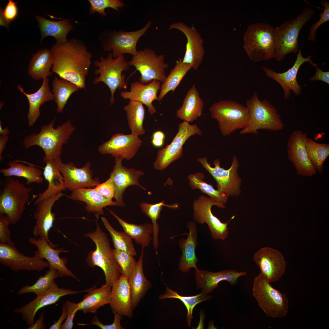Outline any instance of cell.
I'll list each match as a JSON object with an SVG mask.
<instances>
[{"label":"cell","instance_id":"obj_15","mask_svg":"<svg viewBox=\"0 0 329 329\" xmlns=\"http://www.w3.org/2000/svg\"><path fill=\"white\" fill-rule=\"evenodd\" d=\"M201 129L195 124L190 125L183 121L179 124L178 131L172 142L158 150L157 157L153 163L155 169L161 171L165 169L182 155L183 146L191 136L195 134L201 136Z\"/></svg>","mask_w":329,"mask_h":329},{"label":"cell","instance_id":"obj_13","mask_svg":"<svg viewBox=\"0 0 329 329\" xmlns=\"http://www.w3.org/2000/svg\"><path fill=\"white\" fill-rule=\"evenodd\" d=\"M197 161L215 179L218 191L228 197L240 194L241 180L238 173L239 161L235 155L233 156L232 164L228 169L221 167V162L218 158L213 161L214 167L211 166L206 157L197 158Z\"/></svg>","mask_w":329,"mask_h":329},{"label":"cell","instance_id":"obj_17","mask_svg":"<svg viewBox=\"0 0 329 329\" xmlns=\"http://www.w3.org/2000/svg\"><path fill=\"white\" fill-rule=\"evenodd\" d=\"M84 291H74L70 289L59 288L55 281L50 288L41 295L37 296L32 301L19 308L14 310L15 313L20 314L21 319L24 320L29 326L33 324L37 312L41 308L55 303L62 297L66 295L75 294Z\"/></svg>","mask_w":329,"mask_h":329},{"label":"cell","instance_id":"obj_8","mask_svg":"<svg viewBox=\"0 0 329 329\" xmlns=\"http://www.w3.org/2000/svg\"><path fill=\"white\" fill-rule=\"evenodd\" d=\"M209 111L211 117L218 122L219 129L224 136L245 128L250 118L249 111L246 106L229 100L213 103Z\"/></svg>","mask_w":329,"mask_h":329},{"label":"cell","instance_id":"obj_9","mask_svg":"<svg viewBox=\"0 0 329 329\" xmlns=\"http://www.w3.org/2000/svg\"><path fill=\"white\" fill-rule=\"evenodd\" d=\"M260 274L254 279L253 295L259 306L267 316L279 318L285 316L289 309L287 295L274 288Z\"/></svg>","mask_w":329,"mask_h":329},{"label":"cell","instance_id":"obj_25","mask_svg":"<svg viewBox=\"0 0 329 329\" xmlns=\"http://www.w3.org/2000/svg\"><path fill=\"white\" fill-rule=\"evenodd\" d=\"M29 242L37 248L34 253V256L39 259L46 260L49 263V268L56 269L58 277H70L79 281L77 278L66 267L67 260L65 258H61L59 254L62 252L68 251L62 248L55 249L48 243L44 237L37 239L30 237Z\"/></svg>","mask_w":329,"mask_h":329},{"label":"cell","instance_id":"obj_64","mask_svg":"<svg viewBox=\"0 0 329 329\" xmlns=\"http://www.w3.org/2000/svg\"><path fill=\"white\" fill-rule=\"evenodd\" d=\"M0 122V135H7L10 133V131L9 130V128L7 127H6L4 129H3L2 127V125Z\"/></svg>","mask_w":329,"mask_h":329},{"label":"cell","instance_id":"obj_61","mask_svg":"<svg viewBox=\"0 0 329 329\" xmlns=\"http://www.w3.org/2000/svg\"><path fill=\"white\" fill-rule=\"evenodd\" d=\"M44 313L42 312L38 319L31 325L29 326L27 329H45L46 325L44 321Z\"/></svg>","mask_w":329,"mask_h":329},{"label":"cell","instance_id":"obj_38","mask_svg":"<svg viewBox=\"0 0 329 329\" xmlns=\"http://www.w3.org/2000/svg\"><path fill=\"white\" fill-rule=\"evenodd\" d=\"M36 18L39 23L41 31V43L44 37L48 36L54 37L56 42L58 43L65 42L68 40L67 34L73 28L69 21L64 19L54 21L39 16H36Z\"/></svg>","mask_w":329,"mask_h":329},{"label":"cell","instance_id":"obj_51","mask_svg":"<svg viewBox=\"0 0 329 329\" xmlns=\"http://www.w3.org/2000/svg\"><path fill=\"white\" fill-rule=\"evenodd\" d=\"M90 4L89 13L91 15L95 12H98L101 16L106 17L107 13L105 12L106 9L111 8L117 11H119L125 6L123 2L120 0H89Z\"/></svg>","mask_w":329,"mask_h":329},{"label":"cell","instance_id":"obj_4","mask_svg":"<svg viewBox=\"0 0 329 329\" xmlns=\"http://www.w3.org/2000/svg\"><path fill=\"white\" fill-rule=\"evenodd\" d=\"M314 10L305 8L297 17L287 20L274 28V58L280 61L290 53H296L299 50L298 38L301 29L315 14Z\"/></svg>","mask_w":329,"mask_h":329},{"label":"cell","instance_id":"obj_50","mask_svg":"<svg viewBox=\"0 0 329 329\" xmlns=\"http://www.w3.org/2000/svg\"><path fill=\"white\" fill-rule=\"evenodd\" d=\"M112 251L122 275L129 281L133 274L137 262L134 256L127 253L115 249Z\"/></svg>","mask_w":329,"mask_h":329},{"label":"cell","instance_id":"obj_31","mask_svg":"<svg viewBox=\"0 0 329 329\" xmlns=\"http://www.w3.org/2000/svg\"><path fill=\"white\" fill-rule=\"evenodd\" d=\"M43 80L41 87L33 93H27L24 91L21 85L18 84L17 86L18 90L26 97L28 101L29 108L27 117L29 127L33 126L40 117L41 106L46 102L54 99L53 94L50 90L49 79L46 78Z\"/></svg>","mask_w":329,"mask_h":329},{"label":"cell","instance_id":"obj_60","mask_svg":"<svg viewBox=\"0 0 329 329\" xmlns=\"http://www.w3.org/2000/svg\"><path fill=\"white\" fill-rule=\"evenodd\" d=\"M62 313L59 319L54 321V324L49 327V329H60L63 321L66 318L67 310L65 303H63L62 308Z\"/></svg>","mask_w":329,"mask_h":329},{"label":"cell","instance_id":"obj_63","mask_svg":"<svg viewBox=\"0 0 329 329\" xmlns=\"http://www.w3.org/2000/svg\"><path fill=\"white\" fill-rule=\"evenodd\" d=\"M200 319L198 326L196 329H203V320L204 319V314L203 311L200 312Z\"/></svg>","mask_w":329,"mask_h":329},{"label":"cell","instance_id":"obj_45","mask_svg":"<svg viewBox=\"0 0 329 329\" xmlns=\"http://www.w3.org/2000/svg\"><path fill=\"white\" fill-rule=\"evenodd\" d=\"M305 145L308 156L313 165L319 173H321L324 163L329 155V144L319 143L307 138Z\"/></svg>","mask_w":329,"mask_h":329},{"label":"cell","instance_id":"obj_28","mask_svg":"<svg viewBox=\"0 0 329 329\" xmlns=\"http://www.w3.org/2000/svg\"><path fill=\"white\" fill-rule=\"evenodd\" d=\"M161 85L160 82L156 80L147 85L136 81L131 83L130 91H122L120 94L125 99L139 102L146 105L150 114L153 115L156 110L152 103L154 100H158L157 93Z\"/></svg>","mask_w":329,"mask_h":329},{"label":"cell","instance_id":"obj_35","mask_svg":"<svg viewBox=\"0 0 329 329\" xmlns=\"http://www.w3.org/2000/svg\"><path fill=\"white\" fill-rule=\"evenodd\" d=\"M95 286L87 289V294L78 304V310H82L84 313H95L100 307L110 304L111 287L106 284L99 288Z\"/></svg>","mask_w":329,"mask_h":329},{"label":"cell","instance_id":"obj_1","mask_svg":"<svg viewBox=\"0 0 329 329\" xmlns=\"http://www.w3.org/2000/svg\"><path fill=\"white\" fill-rule=\"evenodd\" d=\"M52 72L86 90V76L91 64L92 55L81 41L73 38L56 42L51 49Z\"/></svg>","mask_w":329,"mask_h":329},{"label":"cell","instance_id":"obj_62","mask_svg":"<svg viewBox=\"0 0 329 329\" xmlns=\"http://www.w3.org/2000/svg\"><path fill=\"white\" fill-rule=\"evenodd\" d=\"M9 137L8 135H0V161H2L3 158L2 154L6 146V144Z\"/></svg>","mask_w":329,"mask_h":329},{"label":"cell","instance_id":"obj_19","mask_svg":"<svg viewBox=\"0 0 329 329\" xmlns=\"http://www.w3.org/2000/svg\"><path fill=\"white\" fill-rule=\"evenodd\" d=\"M253 260L260 270V273L270 282L279 280L284 274L286 262L281 252L268 247H263L254 255Z\"/></svg>","mask_w":329,"mask_h":329},{"label":"cell","instance_id":"obj_52","mask_svg":"<svg viewBox=\"0 0 329 329\" xmlns=\"http://www.w3.org/2000/svg\"><path fill=\"white\" fill-rule=\"evenodd\" d=\"M320 5L321 6L324 7V8L323 9V11H321L319 15L320 16L319 19L314 23L310 28L308 40L311 41H316L317 30L320 25L329 20V3L326 0H321L320 1Z\"/></svg>","mask_w":329,"mask_h":329},{"label":"cell","instance_id":"obj_43","mask_svg":"<svg viewBox=\"0 0 329 329\" xmlns=\"http://www.w3.org/2000/svg\"><path fill=\"white\" fill-rule=\"evenodd\" d=\"M52 92L54 100L57 104V113L63 111L64 108L71 95L78 90L80 88L76 85L67 80L55 76L52 82Z\"/></svg>","mask_w":329,"mask_h":329},{"label":"cell","instance_id":"obj_41","mask_svg":"<svg viewBox=\"0 0 329 329\" xmlns=\"http://www.w3.org/2000/svg\"><path fill=\"white\" fill-rule=\"evenodd\" d=\"M191 68L190 65L182 62V58L177 61L175 66L171 70L161 85L158 101H160L170 91H172V93H173L184 76Z\"/></svg>","mask_w":329,"mask_h":329},{"label":"cell","instance_id":"obj_12","mask_svg":"<svg viewBox=\"0 0 329 329\" xmlns=\"http://www.w3.org/2000/svg\"><path fill=\"white\" fill-rule=\"evenodd\" d=\"M128 62L140 72L139 82L143 84H148L154 80L163 83L167 77L165 72L168 65L165 62L164 55H158L151 48L138 50Z\"/></svg>","mask_w":329,"mask_h":329},{"label":"cell","instance_id":"obj_11","mask_svg":"<svg viewBox=\"0 0 329 329\" xmlns=\"http://www.w3.org/2000/svg\"><path fill=\"white\" fill-rule=\"evenodd\" d=\"M151 21H148L141 29L131 31L122 29L117 31L106 30L100 35L99 41L103 50L112 51V56L116 58L125 54H129L133 56L138 52L136 46L139 39L146 34L151 27Z\"/></svg>","mask_w":329,"mask_h":329},{"label":"cell","instance_id":"obj_59","mask_svg":"<svg viewBox=\"0 0 329 329\" xmlns=\"http://www.w3.org/2000/svg\"><path fill=\"white\" fill-rule=\"evenodd\" d=\"M316 73L315 75L310 78L311 81L320 80L329 84V71H322L317 66L315 67Z\"/></svg>","mask_w":329,"mask_h":329},{"label":"cell","instance_id":"obj_16","mask_svg":"<svg viewBox=\"0 0 329 329\" xmlns=\"http://www.w3.org/2000/svg\"><path fill=\"white\" fill-rule=\"evenodd\" d=\"M307 138L306 133L301 130H294L287 142V154L288 159L292 163L298 175L311 177L316 174L317 171L306 151L305 144Z\"/></svg>","mask_w":329,"mask_h":329},{"label":"cell","instance_id":"obj_22","mask_svg":"<svg viewBox=\"0 0 329 329\" xmlns=\"http://www.w3.org/2000/svg\"><path fill=\"white\" fill-rule=\"evenodd\" d=\"M142 143V140L138 136L118 133L100 145L98 149L101 154H110L115 157L120 156L129 160L135 155Z\"/></svg>","mask_w":329,"mask_h":329},{"label":"cell","instance_id":"obj_33","mask_svg":"<svg viewBox=\"0 0 329 329\" xmlns=\"http://www.w3.org/2000/svg\"><path fill=\"white\" fill-rule=\"evenodd\" d=\"M71 197L76 200L85 203V208L89 212L102 215L104 214L103 208L108 206H117L116 201L106 198L95 189L80 188L72 191Z\"/></svg>","mask_w":329,"mask_h":329},{"label":"cell","instance_id":"obj_32","mask_svg":"<svg viewBox=\"0 0 329 329\" xmlns=\"http://www.w3.org/2000/svg\"><path fill=\"white\" fill-rule=\"evenodd\" d=\"M61 158L51 159H43L46 164L43 174L44 179L48 183L47 189L42 193L39 194L34 202L36 205L39 201L55 195L66 189L65 187L63 177L59 167Z\"/></svg>","mask_w":329,"mask_h":329},{"label":"cell","instance_id":"obj_46","mask_svg":"<svg viewBox=\"0 0 329 329\" xmlns=\"http://www.w3.org/2000/svg\"><path fill=\"white\" fill-rule=\"evenodd\" d=\"M204 175L198 172L191 174L188 176L189 184L193 189H198L203 193L208 195L210 198L218 202L225 204L228 200V197L225 194L215 189L213 186L203 181Z\"/></svg>","mask_w":329,"mask_h":329},{"label":"cell","instance_id":"obj_20","mask_svg":"<svg viewBox=\"0 0 329 329\" xmlns=\"http://www.w3.org/2000/svg\"><path fill=\"white\" fill-rule=\"evenodd\" d=\"M172 29L181 31L186 37V50L182 58V62L190 65L194 70H197L203 61L205 53L203 40L200 34L195 28L182 22L171 24L168 30Z\"/></svg>","mask_w":329,"mask_h":329},{"label":"cell","instance_id":"obj_57","mask_svg":"<svg viewBox=\"0 0 329 329\" xmlns=\"http://www.w3.org/2000/svg\"><path fill=\"white\" fill-rule=\"evenodd\" d=\"M114 314L113 322L111 324L104 325L101 323L97 317L96 315L92 319L90 325H97L102 329H123L120 324V321L123 316L115 312H113Z\"/></svg>","mask_w":329,"mask_h":329},{"label":"cell","instance_id":"obj_23","mask_svg":"<svg viewBox=\"0 0 329 329\" xmlns=\"http://www.w3.org/2000/svg\"><path fill=\"white\" fill-rule=\"evenodd\" d=\"M90 166V163L87 162L83 167L78 168L73 163H63L61 160L59 167L65 188L72 191L78 188H91L99 184L98 179H93Z\"/></svg>","mask_w":329,"mask_h":329},{"label":"cell","instance_id":"obj_21","mask_svg":"<svg viewBox=\"0 0 329 329\" xmlns=\"http://www.w3.org/2000/svg\"><path fill=\"white\" fill-rule=\"evenodd\" d=\"M296 59L292 66L287 71L282 73H277L273 70L265 67L263 70L267 76L277 82L281 87L284 93V99L286 100L291 96V90L296 96L301 93L302 87L297 81V76L299 69L304 63L307 62L315 67L317 64L314 63L312 59V55L306 58L304 57L300 49L298 50Z\"/></svg>","mask_w":329,"mask_h":329},{"label":"cell","instance_id":"obj_53","mask_svg":"<svg viewBox=\"0 0 329 329\" xmlns=\"http://www.w3.org/2000/svg\"><path fill=\"white\" fill-rule=\"evenodd\" d=\"M10 224L9 220L5 215L0 214V242L14 245L9 229V226Z\"/></svg>","mask_w":329,"mask_h":329},{"label":"cell","instance_id":"obj_42","mask_svg":"<svg viewBox=\"0 0 329 329\" xmlns=\"http://www.w3.org/2000/svg\"><path fill=\"white\" fill-rule=\"evenodd\" d=\"M123 109L126 113L127 119L131 134L136 136L144 134L146 130L143 126L145 110L141 103L129 100Z\"/></svg>","mask_w":329,"mask_h":329},{"label":"cell","instance_id":"obj_14","mask_svg":"<svg viewBox=\"0 0 329 329\" xmlns=\"http://www.w3.org/2000/svg\"><path fill=\"white\" fill-rule=\"evenodd\" d=\"M225 204L216 201L211 198L201 195L194 200L193 203V218L198 224L206 223L208 225L213 238L224 240L229 234L228 225L233 216L228 222L223 223L213 215L211 211L212 207L215 205L224 208Z\"/></svg>","mask_w":329,"mask_h":329},{"label":"cell","instance_id":"obj_34","mask_svg":"<svg viewBox=\"0 0 329 329\" xmlns=\"http://www.w3.org/2000/svg\"><path fill=\"white\" fill-rule=\"evenodd\" d=\"M203 102L196 85L187 91L182 104L176 112V117L189 123H192L202 115Z\"/></svg>","mask_w":329,"mask_h":329},{"label":"cell","instance_id":"obj_5","mask_svg":"<svg viewBox=\"0 0 329 329\" xmlns=\"http://www.w3.org/2000/svg\"><path fill=\"white\" fill-rule=\"evenodd\" d=\"M274 28L265 23L252 24L243 37V47L249 58L256 62L274 58Z\"/></svg>","mask_w":329,"mask_h":329},{"label":"cell","instance_id":"obj_48","mask_svg":"<svg viewBox=\"0 0 329 329\" xmlns=\"http://www.w3.org/2000/svg\"><path fill=\"white\" fill-rule=\"evenodd\" d=\"M163 206L171 208L178 207L177 205H168L164 204V201L155 204H151L146 202H142L140 205L141 210L151 220L153 227V242L154 249L157 250L158 246V235L159 225L157 220L160 218L161 212Z\"/></svg>","mask_w":329,"mask_h":329},{"label":"cell","instance_id":"obj_40","mask_svg":"<svg viewBox=\"0 0 329 329\" xmlns=\"http://www.w3.org/2000/svg\"><path fill=\"white\" fill-rule=\"evenodd\" d=\"M108 210L110 214L118 220L124 232L132 239H134L136 243L140 244L142 248L149 245L152 239L151 236L153 232L152 224L149 223L141 225L129 223L124 221L113 211Z\"/></svg>","mask_w":329,"mask_h":329},{"label":"cell","instance_id":"obj_56","mask_svg":"<svg viewBox=\"0 0 329 329\" xmlns=\"http://www.w3.org/2000/svg\"><path fill=\"white\" fill-rule=\"evenodd\" d=\"M65 303L67 310V317L65 322L61 325L60 329H71L73 325V318L78 311V304L69 300L66 301Z\"/></svg>","mask_w":329,"mask_h":329},{"label":"cell","instance_id":"obj_18","mask_svg":"<svg viewBox=\"0 0 329 329\" xmlns=\"http://www.w3.org/2000/svg\"><path fill=\"white\" fill-rule=\"evenodd\" d=\"M0 263L17 272L23 270L41 271L49 267L47 261L20 253L14 245L0 242Z\"/></svg>","mask_w":329,"mask_h":329},{"label":"cell","instance_id":"obj_37","mask_svg":"<svg viewBox=\"0 0 329 329\" xmlns=\"http://www.w3.org/2000/svg\"><path fill=\"white\" fill-rule=\"evenodd\" d=\"M52 65L51 51L42 49L33 55L29 63L28 73L33 79L37 81L43 80L53 74L50 71Z\"/></svg>","mask_w":329,"mask_h":329},{"label":"cell","instance_id":"obj_26","mask_svg":"<svg viewBox=\"0 0 329 329\" xmlns=\"http://www.w3.org/2000/svg\"><path fill=\"white\" fill-rule=\"evenodd\" d=\"M64 194L62 191L55 196L43 199L38 202L34 216L36 225L33 232L37 237H44L52 247L55 248L58 245L52 243L48 238L49 232L53 227L55 215L52 212V207L55 203Z\"/></svg>","mask_w":329,"mask_h":329},{"label":"cell","instance_id":"obj_54","mask_svg":"<svg viewBox=\"0 0 329 329\" xmlns=\"http://www.w3.org/2000/svg\"><path fill=\"white\" fill-rule=\"evenodd\" d=\"M94 189L103 196L112 200L115 198V187L111 178L103 183L99 184Z\"/></svg>","mask_w":329,"mask_h":329},{"label":"cell","instance_id":"obj_36","mask_svg":"<svg viewBox=\"0 0 329 329\" xmlns=\"http://www.w3.org/2000/svg\"><path fill=\"white\" fill-rule=\"evenodd\" d=\"M143 255L144 248H142L141 254L136 262L133 274L128 281L130 288L133 310L144 297L152 285V283L146 278L143 272Z\"/></svg>","mask_w":329,"mask_h":329},{"label":"cell","instance_id":"obj_30","mask_svg":"<svg viewBox=\"0 0 329 329\" xmlns=\"http://www.w3.org/2000/svg\"><path fill=\"white\" fill-rule=\"evenodd\" d=\"M109 304L113 312L130 318L133 316V310L129 283L122 275L111 286Z\"/></svg>","mask_w":329,"mask_h":329},{"label":"cell","instance_id":"obj_44","mask_svg":"<svg viewBox=\"0 0 329 329\" xmlns=\"http://www.w3.org/2000/svg\"><path fill=\"white\" fill-rule=\"evenodd\" d=\"M212 296L207 295L203 292L194 296H186L179 295L167 286L166 292L164 294L159 295V299L163 300L167 298H175L180 300L184 304L187 310L186 321L188 326L191 327V321L193 317V310L195 306L199 303L209 300Z\"/></svg>","mask_w":329,"mask_h":329},{"label":"cell","instance_id":"obj_49","mask_svg":"<svg viewBox=\"0 0 329 329\" xmlns=\"http://www.w3.org/2000/svg\"><path fill=\"white\" fill-rule=\"evenodd\" d=\"M101 219L105 228L110 234L115 249L127 253L134 256H136L137 253L130 237L125 232L115 230L105 217H101Z\"/></svg>","mask_w":329,"mask_h":329},{"label":"cell","instance_id":"obj_39","mask_svg":"<svg viewBox=\"0 0 329 329\" xmlns=\"http://www.w3.org/2000/svg\"><path fill=\"white\" fill-rule=\"evenodd\" d=\"M8 164V168L0 170V173L5 177L16 176L24 178L26 179V184L28 185L33 183L41 184L44 182L42 171L33 165L27 166L15 161L9 162Z\"/></svg>","mask_w":329,"mask_h":329},{"label":"cell","instance_id":"obj_47","mask_svg":"<svg viewBox=\"0 0 329 329\" xmlns=\"http://www.w3.org/2000/svg\"><path fill=\"white\" fill-rule=\"evenodd\" d=\"M58 277L57 270L53 268H49L44 276H41L36 282L32 285H26L23 286L18 291V295L33 292L37 296L40 295L48 291L51 287L55 279Z\"/></svg>","mask_w":329,"mask_h":329},{"label":"cell","instance_id":"obj_58","mask_svg":"<svg viewBox=\"0 0 329 329\" xmlns=\"http://www.w3.org/2000/svg\"><path fill=\"white\" fill-rule=\"evenodd\" d=\"M165 137V134L162 131L158 130L154 132L152 135V144L157 148L162 147L164 143Z\"/></svg>","mask_w":329,"mask_h":329},{"label":"cell","instance_id":"obj_55","mask_svg":"<svg viewBox=\"0 0 329 329\" xmlns=\"http://www.w3.org/2000/svg\"><path fill=\"white\" fill-rule=\"evenodd\" d=\"M17 2L9 0L4 10L0 9V16H2L9 24L14 20L18 14Z\"/></svg>","mask_w":329,"mask_h":329},{"label":"cell","instance_id":"obj_27","mask_svg":"<svg viewBox=\"0 0 329 329\" xmlns=\"http://www.w3.org/2000/svg\"><path fill=\"white\" fill-rule=\"evenodd\" d=\"M247 274L246 272H238L230 269L218 272H212L205 270H195L196 289H200L202 292L207 295L218 286L219 282L223 281L234 285L238 282V278Z\"/></svg>","mask_w":329,"mask_h":329},{"label":"cell","instance_id":"obj_3","mask_svg":"<svg viewBox=\"0 0 329 329\" xmlns=\"http://www.w3.org/2000/svg\"><path fill=\"white\" fill-rule=\"evenodd\" d=\"M96 220V230L86 233V237L90 238L95 243L96 248L88 254L86 261L90 266L101 268L105 276L106 285L111 287L122 274L115 260L107 235L100 228Z\"/></svg>","mask_w":329,"mask_h":329},{"label":"cell","instance_id":"obj_6","mask_svg":"<svg viewBox=\"0 0 329 329\" xmlns=\"http://www.w3.org/2000/svg\"><path fill=\"white\" fill-rule=\"evenodd\" d=\"M246 105L249 111L250 118L247 125L241 129L240 134H257L258 130L260 129L276 131L283 129L284 124L277 109L268 100L260 101L255 92L252 97L247 100Z\"/></svg>","mask_w":329,"mask_h":329},{"label":"cell","instance_id":"obj_2","mask_svg":"<svg viewBox=\"0 0 329 329\" xmlns=\"http://www.w3.org/2000/svg\"><path fill=\"white\" fill-rule=\"evenodd\" d=\"M55 117L48 124L42 126L38 133L26 136L22 143L24 148H29L35 145L39 146L45 154L43 159L60 157L63 146L67 143L75 128L69 120L55 128Z\"/></svg>","mask_w":329,"mask_h":329},{"label":"cell","instance_id":"obj_24","mask_svg":"<svg viewBox=\"0 0 329 329\" xmlns=\"http://www.w3.org/2000/svg\"><path fill=\"white\" fill-rule=\"evenodd\" d=\"M123 159L120 156L115 157V165L110 176L115 187L114 198L117 206L120 207L125 206L123 201V195L126 189L128 186L137 185L146 190L139 182L140 177L144 175L143 172L141 170H136L124 166L122 164Z\"/></svg>","mask_w":329,"mask_h":329},{"label":"cell","instance_id":"obj_10","mask_svg":"<svg viewBox=\"0 0 329 329\" xmlns=\"http://www.w3.org/2000/svg\"><path fill=\"white\" fill-rule=\"evenodd\" d=\"M100 59L99 61L96 60L94 63V65L98 68L95 70L94 75L99 76L94 79L93 83L95 84L103 82L108 86L111 95L110 104L112 105L115 102L114 95L117 89L118 88L119 90L123 89L126 90L128 88L125 76L122 73L128 70L130 66L126 60L124 55L114 58L112 53H109L107 58L101 56Z\"/></svg>","mask_w":329,"mask_h":329},{"label":"cell","instance_id":"obj_7","mask_svg":"<svg viewBox=\"0 0 329 329\" xmlns=\"http://www.w3.org/2000/svg\"><path fill=\"white\" fill-rule=\"evenodd\" d=\"M32 191L19 179L6 177L0 192V214L5 215L11 224L21 218Z\"/></svg>","mask_w":329,"mask_h":329},{"label":"cell","instance_id":"obj_29","mask_svg":"<svg viewBox=\"0 0 329 329\" xmlns=\"http://www.w3.org/2000/svg\"><path fill=\"white\" fill-rule=\"evenodd\" d=\"M189 232L187 234L186 239L181 238L179 245L182 254L179 258V269L183 272L189 271L191 268L198 269L196 263L199 260L196 254V248L198 245L197 231L196 222L189 221L186 225Z\"/></svg>","mask_w":329,"mask_h":329}]
</instances>
